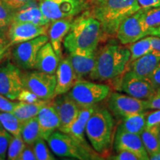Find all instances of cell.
<instances>
[{
	"instance_id": "3",
	"label": "cell",
	"mask_w": 160,
	"mask_h": 160,
	"mask_svg": "<svg viewBox=\"0 0 160 160\" xmlns=\"http://www.w3.org/2000/svg\"><path fill=\"white\" fill-rule=\"evenodd\" d=\"M139 9L137 0H105L90 13L101 23L103 34L116 36L122 22Z\"/></svg>"
},
{
	"instance_id": "52",
	"label": "cell",
	"mask_w": 160,
	"mask_h": 160,
	"mask_svg": "<svg viewBox=\"0 0 160 160\" xmlns=\"http://www.w3.org/2000/svg\"><path fill=\"white\" fill-rule=\"evenodd\" d=\"M159 142H160V128H159Z\"/></svg>"
},
{
	"instance_id": "13",
	"label": "cell",
	"mask_w": 160,
	"mask_h": 160,
	"mask_svg": "<svg viewBox=\"0 0 160 160\" xmlns=\"http://www.w3.org/2000/svg\"><path fill=\"white\" fill-rule=\"evenodd\" d=\"M120 86L128 95L142 100H148L157 93L148 78L138 76L131 70L123 75Z\"/></svg>"
},
{
	"instance_id": "31",
	"label": "cell",
	"mask_w": 160,
	"mask_h": 160,
	"mask_svg": "<svg viewBox=\"0 0 160 160\" xmlns=\"http://www.w3.org/2000/svg\"><path fill=\"white\" fill-rule=\"evenodd\" d=\"M145 27L148 30L160 26V7L141 8Z\"/></svg>"
},
{
	"instance_id": "15",
	"label": "cell",
	"mask_w": 160,
	"mask_h": 160,
	"mask_svg": "<svg viewBox=\"0 0 160 160\" xmlns=\"http://www.w3.org/2000/svg\"><path fill=\"white\" fill-rule=\"evenodd\" d=\"M53 104L59 117V130L63 133H68L72 124L77 119L80 107L67 93L56 97L53 100Z\"/></svg>"
},
{
	"instance_id": "46",
	"label": "cell",
	"mask_w": 160,
	"mask_h": 160,
	"mask_svg": "<svg viewBox=\"0 0 160 160\" xmlns=\"http://www.w3.org/2000/svg\"><path fill=\"white\" fill-rule=\"evenodd\" d=\"M150 37H151V43L153 50L160 51V38L153 37V36H150Z\"/></svg>"
},
{
	"instance_id": "35",
	"label": "cell",
	"mask_w": 160,
	"mask_h": 160,
	"mask_svg": "<svg viewBox=\"0 0 160 160\" xmlns=\"http://www.w3.org/2000/svg\"><path fill=\"white\" fill-rule=\"evenodd\" d=\"M12 136L0 122V159L4 160L7 157L8 148Z\"/></svg>"
},
{
	"instance_id": "41",
	"label": "cell",
	"mask_w": 160,
	"mask_h": 160,
	"mask_svg": "<svg viewBox=\"0 0 160 160\" xmlns=\"http://www.w3.org/2000/svg\"><path fill=\"white\" fill-rule=\"evenodd\" d=\"M18 160H37L33 145H25V148L22 151Z\"/></svg>"
},
{
	"instance_id": "28",
	"label": "cell",
	"mask_w": 160,
	"mask_h": 160,
	"mask_svg": "<svg viewBox=\"0 0 160 160\" xmlns=\"http://www.w3.org/2000/svg\"><path fill=\"white\" fill-rule=\"evenodd\" d=\"M20 133L26 145H33L39 138L41 137L37 117L24 122Z\"/></svg>"
},
{
	"instance_id": "40",
	"label": "cell",
	"mask_w": 160,
	"mask_h": 160,
	"mask_svg": "<svg viewBox=\"0 0 160 160\" xmlns=\"http://www.w3.org/2000/svg\"><path fill=\"white\" fill-rule=\"evenodd\" d=\"M2 1L12 11L14 12L27 5L28 3L32 1H35V0H2Z\"/></svg>"
},
{
	"instance_id": "29",
	"label": "cell",
	"mask_w": 160,
	"mask_h": 160,
	"mask_svg": "<svg viewBox=\"0 0 160 160\" xmlns=\"http://www.w3.org/2000/svg\"><path fill=\"white\" fill-rule=\"evenodd\" d=\"M128 48L131 52L129 64L133 62L136 59H139L142 56L153 51L150 36L148 37L147 36V37H145L135 42L129 44Z\"/></svg>"
},
{
	"instance_id": "10",
	"label": "cell",
	"mask_w": 160,
	"mask_h": 160,
	"mask_svg": "<svg viewBox=\"0 0 160 160\" xmlns=\"http://www.w3.org/2000/svg\"><path fill=\"white\" fill-rule=\"evenodd\" d=\"M108 104L111 113L122 119L148 110L147 100L139 99L117 92L111 93Z\"/></svg>"
},
{
	"instance_id": "11",
	"label": "cell",
	"mask_w": 160,
	"mask_h": 160,
	"mask_svg": "<svg viewBox=\"0 0 160 160\" xmlns=\"http://www.w3.org/2000/svg\"><path fill=\"white\" fill-rule=\"evenodd\" d=\"M23 88L19 68L11 62L2 64L0 65V94L11 100H16Z\"/></svg>"
},
{
	"instance_id": "42",
	"label": "cell",
	"mask_w": 160,
	"mask_h": 160,
	"mask_svg": "<svg viewBox=\"0 0 160 160\" xmlns=\"http://www.w3.org/2000/svg\"><path fill=\"white\" fill-rule=\"evenodd\" d=\"M148 79L157 91L160 88V62L153 70Z\"/></svg>"
},
{
	"instance_id": "45",
	"label": "cell",
	"mask_w": 160,
	"mask_h": 160,
	"mask_svg": "<svg viewBox=\"0 0 160 160\" xmlns=\"http://www.w3.org/2000/svg\"><path fill=\"white\" fill-rule=\"evenodd\" d=\"M140 8L160 7V0H137Z\"/></svg>"
},
{
	"instance_id": "50",
	"label": "cell",
	"mask_w": 160,
	"mask_h": 160,
	"mask_svg": "<svg viewBox=\"0 0 160 160\" xmlns=\"http://www.w3.org/2000/svg\"><path fill=\"white\" fill-rule=\"evenodd\" d=\"M5 53L6 52H0V62H1V60L5 57Z\"/></svg>"
},
{
	"instance_id": "24",
	"label": "cell",
	"mask_w": 160,
	"mask_h": 160,
	"mask_svg": "<svg viewBox=\"0 0 160 160\" xmlns=\"http://www.w3.org/2000/svg\"><path fill=\"white\" fill-rule=\"evenodd\" d=\"M159 62L160 51L153 50L130 64H131V71L136 74L148 78Z\"/></svg>"
},
{
	"instance_id": "54",
	"label": "cell",
	"mask_w": 160,
	"mask_h": 160,
	"mask_svg": "<svg viewBox=\"0 0 160 160\" xmlns=\"http://www.w3.org/2000/svg\"><path fill=\"white\" fill-rule=\"evenodd\" d=\"M0 160H1V159H0Z\"/></svg>"
},
{
	"instance_id": "53",
	"label": "cell",
	"mask_w": 160,
	"mask_h": 160,
	"mask_svg": "<svg viewBox=\"0 0 160 160\" xmlns=\"http://www.w3.org/2000/svg\"><path fill=\"white\" fill-rule=\"evenodd\" d=\"M53 1H60V0H53Z\"/></svg>"
},
{
	"instance_id": "9",
	"label": "cell",
	"mask_w": 160,
	"mask_h": 160,
	"mask_svg": "<svg viewBox=\"0 0 160 160\" xmlns=\"http://www.w3.org/2000/svg\"><path fill=\"white\" fill-rule=\"evenodd\" d=\"M49 41L48 35L39 36L16 46L12 52L15 65L24 70L34 69L38 52Z\"/></svg>"
},
{
	"instance_id": "39",
	"label": "cell",
	"mask_w": 160,
	"mask_h": 160,
	"mask_svg": "<svg viewBox=\"0 0 160 160\" xmlns=\"http://www.w3.org/2000/svg\"><path fill=\"white\" fill-rule=\"evenodd\" d=\"M117 154L113 156L111 159L113 160H141L137 154L133 152L128 151H119L117 152Z\"/></svg>"
},
{
	"instance_id": "1",
	"label": "cell",
	"mask_w": 160,
	"mask_h": 160,
	"mask_svg": "<svg viewBox=\"0 0 160 160\" xmlns=\"http://www.w3.org/2000/svg\"><path fill=\"white\" fill-rule=\"evenodd\" d=\"M103 35L99 20L86 12L73 20L63 45L69 53H93Z\"/></svg>"
},
{
	"instance_id": "47",
	"label": "cell",
	"mask_w": 160,
	"mask_h": 160,
	"mask_svg": "<svg viewBox=\"0 0 160 160\" xmlns=\"http://www.w3.org/2000/svg\"><path fill=\"white\" fill-rule=\"evenodd\" d=\"M148 35L153 36V37L160 38V26H159V27L157 28H152L148 29Z\"/></svg>"
},
{
	"instance_id": "14",
	"label": "cell",
	"mask_w": 160,
	"mask_h": 160,
	"mask_svg": "<svg viewBox=\"0 0 160 160\" xmlns=\"http://www.w3.org/2000/svg\"><path fill=\"white\" fill-rule=\"evenodd\" d=\"M49 25H38L31 22H12L7 31L11 45L29 41L42 35H47Z\"/></svg>"
},
{
	"instance_id": "36",
	"label": "cell",
	"mask_w": 160,
	"mask_h": 160,
	"mask_svg": "<svg viewBox=\"0 0 160 160\" xmlns=\"http://www.w3.org/2000/svg\"><path fill=\"white\" fill-rule=\"evenodd\" d=\"M17 99L19 102H24L27 103H34L39 101L40 99H39V97L35 93H33V92L24 88L19 93V96H18Z\"/></svg>"
},
{
	"instance_id": "2",
	"label": "cell",
	"mask_w": 160,
	"mask_h": 160,
	"mask_svg": "<svg viewBox=\"0 0 160 160\" xmlns=\"http://www.w3.org/2000/svg\"><path fill=\"white\" fill-rule=\"evenodd\" d=\"M131 57L128 48L109 43L96 52L95 65L89 77L93 80L107 81L115 79L125 72Z\"/></svg>"
},
{
	"instance_id": "16",
	"label": "cell",
	"mask_w": 160,
	"mask_h": 160,
	"mask_svg": "<svg viewBox=\"0 0 160 160\" xmlns=\"http://www.w3.org/2000/svg\"><path fill=\"white\" fill-rule=\"evenodd\" d=\"M113 145L117 152L125 150L134 153L141 160L150 159L140 135L126 131L119 126L116 132Z\"/></svg>"
},
{
	"instance_id": "33",
	"label": "cell",
	"mask_w": 160,
	"mask_h": 160,
	"mask_svg": "<svg viewBox=\"0 0 160 160\" xmlns=\"http://www.w3.org/2000/svg\"><path fill=\"white\" fill-rule=\"evenodd\" d=\"M37 160H54L55 158L49 151L45 142V139L40 137L33 144Z\"/></svg>"
},
{
	"instance_id": "49",
	"label": "cell",
	"mask_w": 160,
	"mask_h": 160,
	"mask_svg": "<svg viewBox=\"0 0 160 160\" xmlns=\"http://www.w3.org/2000/svg\"><path fill=\"white\" fill-rule=\"evenodd\" d=\"M149 159L151 160H160V150L157 153L149 156Z\"/></svg>"
},
{
	"instance_id": "38",
	"label": "cell",
	"mask_w": 160,
	"mask_h": 160,
	"mask_svg": "<svg viewBox=\"0 0 160 160\" xmlns=\"http://www.w3.org/2000/svg\"><path fill=\"white\" fill-rule=\"evenodd\" d=\"M17 103V102H13L12 100L0 94V112H11L12 113Z\"/></svg>"
},
{
	"instance_id": "27",
	"label": "cell",
	"mask_w": 160,
	"mask_h": 160,
	"mask_svg": "<svg viewBox=\"0 0 160 160\" xmlns=\"http://www.w3.org/2000/svg\"><path fill=\"white\" fill-rule=\"evenodd\" d=\"M146 113L147 111H144L122 119L119 126L130 133L141 135L146 128Z\"/></svg>"
},
{
	"instance_id": "32",
	"label": "cell",
	"mask_w": 160,
	"mask_h": 160,
	"mask_svg": "<svg viewBox=\"0 0 160 160\" xmlns=\"http://www.w3.org/2000/svg\"><path fill=\"white\" fill-rule=\"evenodd\" d=\"M26 144L22 138L21 135L12 137L8 148L7 157L9 160H18L22 151L25 148Z\"/></svg>"
},
{
	"instance_id": "26",
	"label": "cell",
	"mask_w": 160,
	"mask_h": 160,
	"mask_svg": "<svg viewBox=\"0 0 160 160\" xmlns=\"http://www.w3.org/2000/svg\"><path fill=\"white\" fill-rule=\"evenodd\" d=\"M159 128L160 125L145 128L140 135L143 145L149 156L157 153L160 150Z\"/></svg>"
},
{
	"instance_id": "19",
	"label": "cell",
	"mask_w": 160,
	"mask_h": 160,
	"mask_svg": "<svg viewBox=\"0 0 160 160\" xmlns=\"http://www.w3.org/2000/svg\"><path fill=\"white\" fill-rule=\"evenodd\" d=\"M73 21V17L55 20V21L51 22L48 31V36L50 43L51 44L52 47L60 60L62 59V45L66 35L71 29Z\"/></svg>"
},
{
	"instance_id": "7",
	"label": "cell",
	"mask_w": 160,
	"mask_h": 160,
	"mask_svg": "<svg viewBox=\"0 0 160 160\" xmlns=\"http://www.w3.org/2000/svg\"><path fill=\"white\" fill-rule=\"evenodd\" d=\"M39 5L44 16L51 22L73 17L88 6L85 0H39Z\"/></svg>"
},
{
	"instance_id": "51",
	"label": "cell",
	"mask_w": 160,
	"mask_h": 160,
	"mask_svg": "<svg viewBox=\"0 0 160 160\" xmlns=\"http://www.w3.org/2000/svg\"><path fill=\"white\" fill-rule=\"evenodd\" d=\"M157 93H159V94H160V88H159V90H158V91H157Z\"/></svg>"
},
{
	"instance_id": "12",
	"label": "cell",
	"mask_w": 160,
	"mask_h": 160,
	"mask_svg": "<svg viewBox=\"0 0 160 160\" xmlns=\"http://www.w3.org/2000/svg\"><path fill=\"white\" fill-rule=\"evenodd\" d=\"M148 30L144 23L142 10L140 8L122 22L116 36L120 42L126 45L148 36Z\"/></svg>"
},
{
	"instance_id": "22",
	"label": "cell",
	"mask_w": 160,
	"mask_h": 160,
	"mask_svg": "<svg viewBox=\"0 0 160 160\" xmlns=\"http://www.w3.org/2000/svg\"><path fill=\"white\" fill-rule=\"evenodd\" d=\"M60 62L59 58L50 42L45 44L38 52L34 69L45 73L55 74Z\"/></svg>"
},
{
	"instance_id": "18",
	"label": "cell",
	"mask_w": 160,
	"mask_h": 160,
	"mask_svg": "<svg viewBox=\"0 0 160 160\" xmlns=\"http://www.w3.org/2000/svg\"><path fill=\"white\" fill-rule=\"evenodd\" d=\"M55 74L57 85L54 91V98L59 95L67 93L77 80L68 57L61 59Z\"/></svg>"
},
{
	"instance_id": "30",
	"label": "cell",
	"mask_w": 160,
	"mask_h": 160,
	"mask_svg": "<svg viewBox=\"0 0 160 160\" xmlns=\"http://www.w3.org/2000/svg\"><path fill=\"white\" fill-rule=\"evenodd\" d=\"M0 122L13 137L21 135L20 133L22 122L13 113L0 112Z\"/></svg>"
},
{
	"instance_id": "21",
	"label": "cell",
	"mask_w": 160,
	"mask_h": 160,
	"mask_svg": "<svg viewBox=\"0 0 160 160\" xmlns=\"http://www.w3.org/2000/svg\"><path fill=\"white\" fill-rule=\"evenodd\" d=\"M71 62L77 80L88 77L95 65L96 51L93 53H70Z\"/></svg>"
},
{
	"instance_id": "48",
	"label": "cell",
	"mask_w": 160,
	"mask_h": 160,
	"mask_svg": "<svg viewBox=\"0 0 160 160\" xmlns=\"http://www.w3.org/2000/svg\"><path fill=\"white\" fill-rule=\"evenodd\" d=\"M105 0H85L86 4L88 5H91L93 7V6L98 5V4L102 2Z\"/></svg>"
},
{
	"instance_id": "5",
	"label": "cell",
	"mask_w": 160,
	"mask_h": 160,
	"mask_svg": "<svg viewBox=\"0 0 160 160\" xmlns=\"http://www.w3.org/2000/svg\"><path fill=\"white\" fill-rule=\"evenodd\" d=\"M50 148L58 157H72L78 159H96L89 148L80 145L68 133L54 131L47 139Z\"/></svg>"
},
{
	"instance_id": "4",
	"label": "cell",
	"mask_w": 160,
	"mask_h": 160,
	"mask_svg": "<svg viewBox=\"0 0 160 160\" xmlns=\"http://www.w3.org/2000/svg\"><path fill=\"white\" fill-rule=\"evenodd\" d=\"M113 125L111 111L97 106L85 128L86 136L96 152L103 154L111 148Z\"/></svg>"
},
{
	"instance_id": "6",
	"label": "cell",
	"mask_w": 160,
	"mask_h": 160,
	"mask_svg": "<svg viewBox=\"0 0 160 160\" xmlns=\"http://www.w3.org/2000/svg\"><path fill=\"white\" fill-rule=\"evenodd\" d=\"M110 92L108 85L80 79L76 81L67 94L82 108L97 105L108 97Z\"/></svg>"
},
{
	"instance_id": "44",
	"label": "cell",
	"mask_w": 160,
	"mask_h": 160,
	"mask_svg": "<svg viewBox=\"0 0 160 160\" xmlns=\"http://www.w3.org/2000/svg\"><path fill=\"white\" fill-rule=\"evenodd\" d=\"M148 110L160 109V94L157 93L151 99L147 100Z\"/></svg>"
},
{
	"instance_id": "8",
	"label": "cell",
	"mask_w": 160,
	"mask_h": 160,
	"mask_svg": "<svg viewBox=\"0 0 160 160\" xmlns=\"http://www.w3.org/2000/svg\"><path fill=\"white\" fill-rule=\"evenodd\" d=\"M25 88L33 92L40 99H54V91L57 85L56 74L39 71L22 73Z\"/></svg>"
},
{
	"instance_id": "34",
	"label": "cell",
	"mask_w": 160,
	"mask_h": 160,
	"mask_svg": "<svg viewBox=\"0 0 160 160\" xmlns=\"http://www.w3.org/2000/svg\"><path fill=\"white\" fill-rule=\"evenodd\" d=\"M13 12L6 5L2 0H0V29L7 31L13 22Z\"/></svg>"
},
{
	"instance_id": "43",
	"label": "cell",
	"mask_w": 160,
	"mask_h": 160,
	"mask_svg": "<svg viewBox=\"0 0 160 160\" xmlns=\"http://www.w3.org/2000/svg\"><path fill=\"white\" fill-rule=\"evenodd\" d=\"M11 46L7 31L0 29V52H6Z\"/></svg>"
},
{
	"instance_id": "23",
	"label": "cell",
	"mask_w": 160,
	"mask_h": 160,
	"mask_svg": "<svg viewBox=\"0 0 160 160\" xmlns=\"http://www.w3.org/2000/svg\"><path fill=\"white\" fill-rule=\"evenodd\" d=\"M96 108H97V105L80 108L77 119L72 124L68 133V134L71 136L77 142L87 148L89 147L88 146V144L84 137V132L85 131L88 121L93 112L94 111Z\"/></svg>"
},
{
	"instance_id": "37",
	"label": "cell",
	"mask_w": 160,
	"mask_h": 160,
	"mask_svg": "<svg viewBox=\"0 0 160 160\" xmlns=\"http://www.w3.org/2000/svg\"><path fill=\"white\" fill-rule=\"evenodd\" d=\"M160 125V109L146 113V128Z\"/></svg>"
},
{
	"instance_id": "20",
	"label": "cell",
	"mask_w": 160,
	"mask_h": 160,
	"mask_svg": "<svg viewBox=\"0 0 160 160\" xmlns=\"http://www.w3.org/2000/svg\"><path fill=\"white\" fill-rule=\"evenodd\" d=\"M13 22H31L38 25H49L51 23L40 9L38 0L32 1L13 12Z\"/></svg>"
},
{
	"instance_id": "17",
	"label": "cell",
	"mask_w": 160,
	"mask_h": 160,
	"mask_svg": "<svg viewBox=\"0 0 160 160\" xmlns=\"http://www.w3.org/2000/svg\"><path fill=\"white\" fill-rule=\"evenodd\" d=\"M37 117L39 125L40 135L45 140H47L53 132L59 128V117L53 104V100H49L40 109Z\"/></svg>"
},
{
	"instance_id": "25",
	"label": "cell",
	"mask_w": 160,
	"mask_h": 160,
	"mask_svg": "<svg viewBox=\"0 0 160 160\" xmlns=\"http://www.w3.org/2000/svg\"><path fill=\"white\" fill-rule=\"evenodd\" d=\"M49 100L39 99V101L34 103L19 102L12 113L23 123L24 122L27 121L31 118L37 117L40 109Z\"/></svg>"
}]
</instances>
